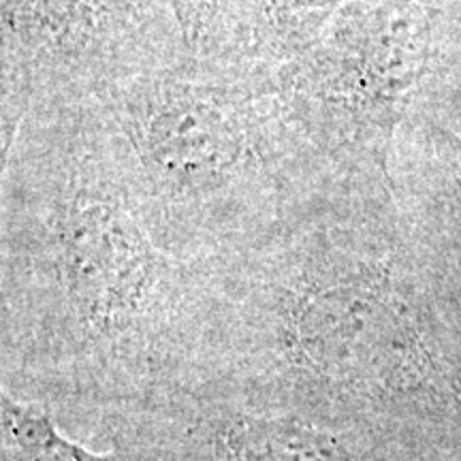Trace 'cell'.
I'll return each instance as SVG.
<instances>
[{
  "mask_svg": "<svg viewBox=\"0 0 461 461\" xmlns=\"http://www.w3.org/2000/svg\"><path fill=\"white\" fill-rule=\"evenodd\" d=\"M88 103L126 148L169 238L186 224L233 230L250 216L282 222L295 212L286 207L299 169L293 157L308 141L265 75L233 79L186 60L131 75Z\"/></svg>",
  "mask_w": 461,
  "mask_h": 461,
  "instance_id": "obj_1",
  "label": "cell"
},
{
  "mask_svg": "<svg viewBox=\"0 0 461 461\" xmlns=\"http://www.w3.org/2000/svg\"><path fill=\"white\" fill-rule=\"evenodd\" d=\"M429 65V26L417 5H355L321 37L265 73L295 129L319 154L372 157L389 137Z\"/></svg>",
  "mask_w": 461,
  "mask_h": 461,
  "instance_id": "obj_2",
  "label": "cell"
},
{
  "mask_svg": "<svg viewBox=\"0 0 461 461\" xmlns=\"http://www.w3.org/2000/svg\"><path fill=\"white\" fill-rule=\"evenodd\" d=\"M338 5L339 0H263L261 48L274 58L269 71L303 54Z\"/></svg>",
  "mask_w": 461,
  "mask_h": 461,
  "instance_id": "obj_3",
  "label": "cell"
},
{
  "mask_svg": "<svg viewBox=\"0 0 461 461\" xmlns=\"http://www.w3.org/2000/svg\"><path fill=\"white\" fill-rule=\"evenodd\" d=\"M3 425L14 461H112L73 445L58 434L54 423L37 408L3 397Z\"/></svg>",
  "mask_w": 461,
  "mask_h": 461,
  "instance_id": "obj_4",
  "label": "cell"
},
{
  "mask_svg": "<svg viewBox=\"0 0 461 461\" xmlns=\"http://www.w3.org/2000/svg\"><path fill=\"white\" fill-rule=\"evenodd\" d=\"M218 5L221 0H171L177 24H180L182 43L190 51L193 60H197V54L207 48V41L214 34Z\"/></svg>",
  "mask_w": 461,
  "mask_h": 461,
  "instance_id": "obj_5",
  "label": "cell"
},
{
  "mask_svg": "<svg viewBox=\"0 0 461 461\" xmlns=\"http://www.w3.org/2000/svg\"><path fill=\"white\" fill-rule=\"evenodd\" d=\"M455 193H457V203L461 210V143H459V163H457V176H455Z\"/></svg>",
  "mask_w": 461,
  "mask_h": 461,
  "instance_id": "obj_6",
  "label": "cell"
}]
</instances>
